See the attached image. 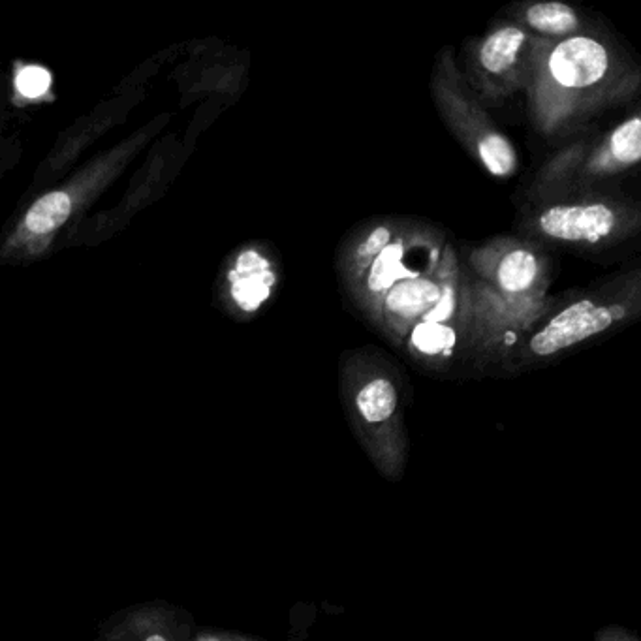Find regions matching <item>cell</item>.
Here are the masks:
<instances>
[{
  "instance_id": "obj_1",
  "label": "cell",
  "mask_w": 641,
  "mask_h": 641,
  "mask_svg": "<svg viewBox=\"0 0 641 641\" xmlns=\"http://www.w3.org/2000/svg\"><path fill=\"white\" fill-rule=\"evenodd\" d=\"M613 322L615 311L611 307L583 299L568 305L557 316H553L544 328L536 331L529 348L534 356L548 358L606 331Z\"/></svg>"
},
{
  "instance_id": "obj_2",
  "label": "cell",
  "mask_w": 641,
  "mask_h": 641,
  "mask_svg": "<svg viewBox=\"0 0 641 641\" xmlns=\"http://www.w3.org/2000/svg\"><path fill=\"white\" fill-rule=\"evenodd\" d=\"M549 74L564 89H587L610 70V53L595 38L570 36L551 51Z\"/></svg>"
},
{
  "instance_id": "obj_3",
  "label": "cell",
  "mask_w": 641,
  "mask_h": 641,
  "mask_svg": "<svg viewBox=\"0 0 641 641\" xmlns=\"http://www.w3.org/2000/svg\"><path fill=\"white\" fill-rule=\"evenodd\" d=\"M617 217L608 205H553L546 209L538 228L551 239L572 243H596L615 230Z\"/></svg>"
},
{
  "instance_id": "obj_4",
  "label": "cell",
  "mask_w": 641,
  "mask_h": 641,
  "mask_svg": "<svg viewBox=\"0 0 641 641\" xmlns=\"http://www.w3.org/2000/svg\"><path fill=\"white\" fill-rule=\"evenodd\" d=\"M228 281L235 305L243 313H256L271 296L277 275L266 256L256 251H245L237 256L232 271L228 273Z\"/></svg>"
},
{
  "instance_id": "obj_5",
  "label": "cell",
  "mask_w": 641,
  "mask_h": 641,
  "mask_svg": "<svg viewBox=\"0 0 641 641\" xmlns=\"http://www.w3.org/2000/svg\"><path fill=\"white\" fill-rule=\"evenodd\" d=\"M442 298V290L435 282L425 279L397 282L386 294V311L395 318L412 320L429 314Z\"/></svg>"
},
{
  "instance_id": "obj_6",
  "label": "cell",
  "mask_w": 641,
  "mask_h": 641,
  "mask_svg": "<svg viewBox=\"0 0 641 641\" xmlns=\"http://www.w3.org/2000/svg\"><path fill=\"white\" fill-rule=\"evenodd\" d=\"M527 46V34L517 27L491 32L480 47V64L489 74H504L517 63Z\"/></svg>"
},
{
  "instance_id": "obj_7",
  "label": "cell",
  "mask_w": 641,
  "mask_h": 641,
  "mask_svg": "<svg viewBox=\"0 0 641 641\" xmlns=\"http://www.w3.org/2000/svg\"><path fill=\"white\" fill-rule=\"evenodd\" d=\"M72 213V200L66 192L55 190L32 204L23 226L29 234L47 235L61 228Z\"/></svg>"
},
{
  "instance_id": "obj_8",
  "label": "cell",
  "mask_w": 641,
  "mask_h": 641,
  "mask_svg": "<svg viewBox=\"0 0 641 641\" xmlns=\"http://www.w3.org/2000/svg\"><path fill=\"white\" fill-rule=\"evenodd\" d=\"M397 401H399L397 388L393 386L391 380L384 378V376L367 382L356 397L358 410L369 423H382L390 420L391 414L397 408Z\"/></svg>"
},
{
  "instance_id": "obj_9",
  "label": "cell",
  "mask_w": 641,
  "mask_h": 641,
  "mask_svg": "<svg viewBox=\"0 0 641 641\" xmlns=\"http://www.w3.org/2000/svg\"><path fill=\"white\" fill-rule=\"evenodd\" d=\"M540 271L536 254L529 251L508 252L497 267V281L504 292L521 294L529 290Z\"/></svg>"
},
{
  "instance_id": "obj_10",
  "label": "cell",
  "mask_w": 641,
  "mask_h": 641,
  "mask_svg": "<svg viewBox=\"0 0 641 641\" xmlns=\"http://www.w3.org/2000/svg\"><path fill=\"white\" fill-rule=\"evenodd\" d=\"M531 29L549 36H566L578 29V14L563 2H538L525 14Z\"/></svg>"
},
{
  "instance_id": "obj_11",
  "label": "cell",
  "mask_w": 641,
  "mask_h": 641,
  "mask_svg": "<svg viewBox=\"0 0 641 641\" xmlns=\"http://www.w3.org/2000/svg\"><path fill=\"white\" fill-rule=\"evenodd\" d=\"M478 155L485 170L495 177H508L516 172L517 157L512 143L501 134H485L478 141Z\"/></svg>"
},
{
  "instance_id": "obj_12",
  "label": "cell",
  "mask_w": 641,
  "mask_h": 641,
  "mask_svg": "<svg viewBox=\"0 0 641 641\" xmlns=\"http://www.w3.org/2000/svg\"><path fill=\"white\" fill-rule=\"evenodd\" d=\"M454 344V329L448 328L440 322L423 320L422 324H418L410 333V346L425 356L446 354L448 350L454 348Z\"/></svg>"
},
{
  "instance_id": "obj_13",
  "label": "cell",
  "mask_w": 641,
  "mask_h": 641,
  "mask_svg": "<svg viewBox=\"0 0 641 641\" xmlns=\"http://www.w3.org/2000/svg\"><path fill=\"white\" fill-rule=\"evenodd\" d=\"M611 157L621 166H634L641 158V119L632 117L613 130L610 138Z\"/></svg>"
},
{
  "instance_id": "obj_14",
  "label": "cell",
  "mask_w": 641,
  "mask_h": 641,
  "mask_svg": "<svg viewBox=\"0 0 641 641\" xmlns=\"http://www.w3.org/2000/svg\"><path fill=\"white\" fill-rule=\"evenodd\" d=\"M401 256H403L401 243H390L384 251L376 256L375 262L371 264L369 279H367V288H369L373 294L388 292L391 286H393V281H395L397 275H399Z\"/></svg>"
},
{
  "instance_id": "obj_15",
  "label": "cell",
  "mask_w": 641,
  "mask_h": 641,
  "mask_svg": "<svg viewBox=\"0 0 641 641\" xmlns=\"http://www.w3.org/2000/svg\"><path fill=\"white\" fill-rule=\"evenodd\" d=\"M16 85L25 98H40L51 87V74L42 66H25L17 72Z\"/></svg>"
},
{
  "instance_id": "obj_16",
  "label": "cell",
  "mask_w": 641,
  "mask_h": 641,
  "mask_svg": "<svg viewBox=\"0 0 641 641\" xmlns=\"http://www.w3.org/2000/svg\"><path fill=\"white\" fill-rule=\"evenodd\" d=\"M391 243V228L388 226H378L371 234L365 237L358 249V258L369 260L376 258L380 252L384 251Z\"/></svg>"
},
{
  "instance_id": "obj_17",
  "label": "cell",
  "mask_w": 641,
  "mask_h": 641,
  "mask_svg": "<svg viewBox=\"0 0 641 641\" xmlns=\"http://www.w3.org/2000/svg\"><path fill=\"white\" fill-rule=\"evenodd\" d=\"M147 641H166V640H164V638H160V636H151V638H149V640Z\"/></svg>"
}]
</instances>
